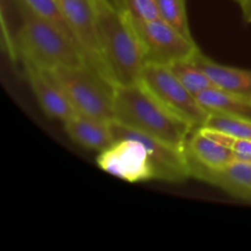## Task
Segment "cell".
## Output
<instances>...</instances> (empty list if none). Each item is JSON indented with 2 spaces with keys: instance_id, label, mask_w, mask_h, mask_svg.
<instances>
[{
  "instance_id": "1",
  "label": "cell",
  "mask_w": 251,
  "mask_h": 251,
  "mask_svg": "<svg viewBox=\"0 0 251 251\" xmlns=\"http://www.w3.org/2000/svg\"><path fill=\"white\" fill-rule=\"evenodd\" d=\"M92 6L98 44L113 83L137 82L146 61L132 17L113 0H92Z\"/></svg>"
},
{
  "instance_id": "2",
  "label": "cell",
  "mask_w": 251,
  "mask_h": 251,
  "mask_svg": "<svg viewBox=\"0 0 251 251\" xmlns=\"http://www.w3.org/2000/svg\"><path fill=\"white\" fill-rule=\"evenodd\" d=\"M114 120L183 151L194 130L140 81L115 86Z\"/></svg>"
},
{
  "instance_id": "3",
  "label": "cell",
  "mask_w": 251,
  "mask_h": 251,
  "mask_svg": "<svg viewBox=\"0 0 251 251\" xmlns=\"http://www.w3.org/2000/svg\"><path fill=\"white\" fill-rule=\"evenodd\" d=\"M20 27L14 34L16 61L44 70L87 64L80 47L53 22L19 4Z\"/></svg>"
},
{
  "instance_id": "4",
  "label": "cell",
  "mask_w": 251,
  "mask_h": 251,
  "mask_svg": "<svg viewBox=\"0 0 251 251\" xmlns=\"http://www.w3.org/2000/svg\"><path fill=\"white\" fill-rule=\"evenodd\" d=\"M63 88L76 114L103 122L114 120V90L108 78L87 64L47 70Z\"/></svg>"
},
{
  "instance_id": "5",
  "label": "cell",
  "mask_w": 251,
  "mask_h": 251,
  "mask_svg": "<svg viewBox=\"0 0 251 251\" xmlns=\"http://www.w3.org/2000/svg\"><path fill=\"white\" fill-rule=\"evenodd\" d=\"M110 127L114 142L100 152L98 167L127 183L156 180L152 158L144 142L130 135L115 120L110 123Z\"/></svg>"
},
{
  "instance_id": "6",
  "label": "cell",
  "mask_w": 251,
  "mask_h": 251,
  "mask_svg": "<svg viewBox=\"0 0 251 251\" xmlns=\"http://www.w3.org/2000/svg\"><path fill=\"white\" fill-rule=\"evenodd\" d=\"M139 81L193 129L205 125L210 113L200 104L196 96L176 77L168 65L146 63Z\"/></svg>"
},
{
  "instance_id": "7",
  "label": "cell",
  "mask_w": 251,
  "mask_h": 251,
  "mask_svg": "<svg viewBox=\"0 0 251 251\" xmlns=\"http://www.w3.org/2000/svg\"><path fill=\"white\" fill-rule=\"evenodd\" d=\"M132 21L141 41L146 63L171 65L174 61L193 58L200 50L195 41L181 36L163 20L139 21L132 19Z\"/></svg>"
},
{
  "instance_id": "8",
  "label": "cell",
  "mask_w": 251,
  "mask_h": 251,
  "mask_svg": "<svg viewBox=\"0 0 251 251\" xmlns=\"http://www.w3.org/2000/svg\"><path fill=\"white\" fill-rule=\"evenodd\" d=\"M56 1L85 56L87 65L95 69L113 83L98 44L92 0H56Z\"/></svg>"
},
{
  "instance_id": "9",
  "label": "cell",
  "mask_w": 251,
  "mask_h": 251,
  "mask_svg": "<svg viewBox=\"0 0 251 251\" xmlns=\"http://www.w3.org/2000/svg\"><path fill=\"white\" fill-rule=\"evenodd\" d=\"M21 65L27 83L44 114L61 123L76 114L63 88L48 71L27 61L21 63Z\"/></svg>"
},
{
  "instance_id": "10",
  "label": "cell",
  "mask_w": 251,
  "mask_h": 251,
  "mask_svg": "<svg viewBox=\"0 0 251 251\" xmlns=\"http://www.w3.org/2000/svg\"><path fill=\"white\" fill-rule=\"evenodd\" d=\"M189 172L193 178L212 184L238 199L251 201V162L234 159L221 168L191 167Z\"/></svg>"
},
{
  "instance_id": "11",
  "label": "cell",
  "mask_w": 251,
  "mask_h": 251,
  "mask_svg": "<svg viewBox=\"0 0 251 251\" xmlns=\"http://www.w3.org/2000/svg\"><path fill=\"white\" fill-rule=\"evenodd\" d=\"M184 154L189 169L191 167L221 168L235 159L234 154L228 147L208 136L202 127L194 129L190 132L184 146Z\"/></svg>"
},
{
  "instance_id": "12",
  "label": "cell",
  "mask_w": 251,
  "mask_h": 251,
  "mask_svg": "<svg viewBox=\"0 0 251 251\" xmlns=\"http://www.w3.org/2000/svg\"><path fill=\"white\" fill-rule=\"evenodd\" d=\"M110 123L75 114L63 125L68 136L78 146L102 152L114 142Z\"/></svg>"
},
{
  "instance_id": "13",
  "label": "cell",
  "mask_w": 251,
  "mask_h": 251,
  "mask_svg": "<svg viewBox=\"0 0 251 251\" xmlns=\"http://www.w3.org/2000/svg\"><path fill=\"white\" fill-rule=\"evenodd\" d=\"M194 59L207 74L216 87L251 97V70L217 63L201 50H198Z\"/></svg>"
},
{
  "instance_id": "14",
  "label": "cell",
  "mask_w": 251,
  "mask_h": 251,
  "mask_svg": "<svg viewBox=\"0 0 251 251\" xmlns=\"http://www.w3.org/2000/svg\"><path fill=\"white\" fill-rule=\"evenodd\" d=\"M196 98L210 114L251 118V97L213 87Z\"/></svg>"
},
{
  "instance_id": "15",
  "label": "cell",
  "mask_w": 251,
  "mask_h": 251,
  "mask_svg": "<svg viewBox=\"0 0 251 251\" xmlns=\"http://www.w3.org/2000/svg\"><path fill=\"white\" fill-rule=\"evenodd\" d=\"M168 66L172 70V73L176 75V77L193 95L198 96L202 93L203 91L216 87L212 81H211V78L207 76V74L196 63L194 56L193 58L184 59V60L174 61V63H172Z\"/></svg>"
},
{
  "instance_id": "16",
  "label": "cell",
  "mask_w": 251,
  "mask_h": 251,
  "mask_svg": "<svg viewBox=\"0 0 251 251\" xmlns=\"http://www.w3.org/2000/svg\"><path fill=\"white\" fill-rule=\"evenodd\" d=\"M159 19L173 27L176 32L190 41H195L189 26L185 0H157Z\"/></svg>"
},
{
  "instance_id": "17",
  "label": "cell",
  "mask_w": 251,
  "mask_h": 251,
  "mask_svg": "<svg viewBox=\"0 0 251 251\" xmlns=\"http://www.w3.org/2000/svg\"><path fill=\"white\" fill-rule=\"evenodd\" d=\"M202 127L217 130L242 139H251V118L210 114Z\"/></svg>"
},
{
  "instance_id": "18",
  "label": "cell",
  "mask_w": 251,
  "mask_h": 251,
  "mask_svg": "<svg viewBox=\"0 0 251 251\" xmlns=\"http://www.w3.org/2000/svg\"><path fill=\"white\" fill-rule=\"evenodd\" d=\"M17 1H19L20 5L31 10L33 14L38 15V16L43 17V19L48 20V21L53 22L54 25L60 27L64 32H66L76 42L75 37H74L73 32H71L56 0H17Z\"/></svg>"
},
{
  "instance_id": "19",
  "label": "cell",
  "mask_w": 251,
  "mask_h": 251,
  "mask_svg": "<svg viewBox=\"0 0 251 251\" xmlns=\"http://www.w3.org/2000/svg\"><path fill=\"white\" fill-rule=\"evenodd\" d=\"M114 4L132 19L139 21H151L159 19L157 0H113Z\"/></svg>"
},
{
  "instance_id": "20",
  "label": "cell",
  "mask_w": 251,
  "mask_h": 251,
  "mask_svg": "<svg viewBox=\"0 0 251 251\" xmlns=\"http://www.w3.org/2000/svg\"><path fill=\"white\" fill-rule=\"evenodd\" d=\"M202 129L208 136L228 147L233 152L235 159L251 162V139L235 137L232 135L225 134V132L217 131V130L208 129V127H202Z\"/></svg>"
},
{
  "instance_id": "21",
  "label": "cell",
  "mask_w": 251,
  "mask_h": 251,
  "mask_svg": "<svg viewBox=\"0 0 251 251\" xmlns=\"http://www.w3.org/2000/svg\"><path fill=\"white\" fill-rule=\"evenodd\" d=\"M243 10V16H244V20L250 24L251 22V0H244L242 5H240Z\"/></svg>"
},
{
  "instance_id": "22",
  "label": "cell",
  "mask_w": 251,
  "mask_h": 251,
  "mask_svg": "<svg viewBox=\"0 0 251 251\" xmlns=\"http://www.w3.org/2000/svg\"><path fill=\"white\" fill-rule=\"evenodd\" d=\"M235 1H237L239 5H242L243 2H244V0H235Z\"/></svg>"
}]
</instances>
